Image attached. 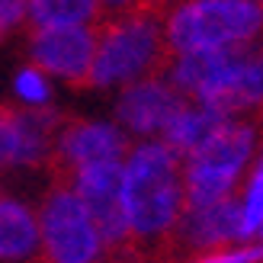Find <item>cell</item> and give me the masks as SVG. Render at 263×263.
<instances>
[{
  "label": "cell",
  "mask_w": 263,
  "mask_h": 263,
  "mask_svg": "<svg viewBox=\"0 0 263 263\" xmlns=\"http://www.w3.org/2000/svg\"><path fill=\"white\" fill-rule=\"evenodd\" d=\"M39 254V218L20 199H0V260Z\"/></svg>",
  "instance_id": "5bb4252c"
},
{
  "label": "cell",
  "mask_w": 263,
  "mask_h": 263,
  "mask_svg": "<svg viewBox=\"0 0 263 263\" xmlns=\"http://www.w3.org/2000/svg\"><path fill=\"white\" fill-rule=\"evenodd\" d=\"M257 144L260 128L251 119L228 116L199 148L183 157V199H186V205H212L234 196L247 167L254 164Z\"/></svg>",
  "instance_id": "3957f363"
},
{
  "label": "cell",
  "mask_w": 263,
  "mask_h": 263,
  "mask_svg": "<svg viewBox=\"0 0 263 263\" xmlns=\"http://www.w3.org/2000/svg\"><path fill=\"white\" fill-rule=\"evenodd\" d=\"M13 93L23 106H48L51 103V84H48V74L42 68H23L13 81Z\"/></svg>",
  "instance_id": "e0dca14e"
},
{
  "label": "cell",
  "mask_w": 263,
  "mask_h": 263,
  "mask_svg": "<svg viewBox=\"0 0 263 263\" xmlns=\"http://www.w3.org/2000/svg\"><path fill=\"white\" fill-rule=\"evenodd\" d=\"M100 7H106V10H132V7H138L141 0H97Z\"/></svg>",
  "instance_id": "ffe728a7"
},
{
  "label": "cell",
  "mask_w": 263,
  "mask_h": 263,
  "mask_svg": "<svg viewBox=\"0 0 263 263\" xmlns=\"http://www.w3.org/2000/svg\"><path fill=\"white\" fill-rule=\"evenodd\" d=\"M125 212L135 238L174 231L183 212V157L161 138L141 141L122 157Z\"/></svg>",
  "instance_id": "7a4b0ae2"
},
{
  "label": "cell",
  "mask_w": 263,
  "mask_h": 263,
  "mask_svg": "<svg viewBox=\"0 0 263 263\" xmlns=\"http://www.w3.org/2000/svg\"><path fill=\"white\" fill-rule=\"evenodd\" d=\"M263 35V4L257 0H180L164 20L167 48L205 51L238 48Z\"/></svg>",
  "instance_id": "277c9868"
},
{
  "label": "cell",
  "mask_w": 263,
  "mask_h": 263,
  "mask_svg": "<svg viewBox=\"0 0 263 263\" xmlns=\"http://www.w3.org/2000/svg\"><path fill=\"white\" fill-rule=\"evenodd\" d=\"M58 112L48 106H26L20 112L0 109V167H32L55 151Z\"/></svg>",
  "instance_id": "30bf717a"
},
{
  "label": "cell",
  "mask_w": 263,
  "mask_h": 263,
  "mask_svg": "<svg viewBox=\"0 0 263 263\" xmlns=\"http://www.w3.org/2000/svg\"><path fill=\"white\" fill-rule=\"evenodd\" d=\"M193 263H263V238L254 244H238V247H215V251H202Z\"/></svg>",
  "instance_id": "ac0fdd59"
},
{
  "label": "cell",
  "mask_w": 263,
  "mask_h": 263,
  "mask_svg": "<svg viewBox=\"0 0 263 263\" xmlns=\"http://www.w3.org/2000/svg\"><path fill=\"white\" fill-rule=\"evenodd\" d=\"M125 151L128 132L119 122H71L55 135V154L68 170L100 161H122Z\"/></svg>",
  "instance_id": "8fae6325"
},
{
  "label": "cell",
  "mask_w": 263,
  "mask_h": 263,
  "mask_svg": "<svg viewBox=\"0 0 263 263\" xmlns=\"http://www.w3.org/2000/svg\"><path fill=\"white\" fill-rule=\"evenodd\" d=\"M71 190L81 196L90 218L106 244L128 241L132 225L125 212V190H122V161H100L71 170Z\"/></svg>",
  "instance_id": "52a82bcc"
},
{
  "label": "cell",
  "mask_w": 263,
  "mask_h": 263,
  "mask_svg": "<svg viewBox=\"0 0 263 263\" xmlns=\"http://www.w3.org/2000/svg\"><path fill=\"white\" fill-rule=\"evenodd\" d=\"M241 205V238H257L263 231V151L254 161L251 174L244 183V196L238 199Z\"/></svg>",
  "instance_id": "2e32d148"
},
{
  "label": "cell",
  "mask_w": 263,
  "mask_h": 263,
  "mask_svg": "<svg viewBox=\"0 0 263 263\" xmlns=\"http://www.w3.org/2000/svg\"><path fill=\"white\" fill-rule=\"evenodd\" d=\"M93 51L97 32L90 26H39L29 39V55L35 68L71 84L90 81Z\"/></svg>",
  "instance_id": "ba28073f"
},
{
  "label": "cell",
  "mask_w": 263,
  "mask_h": 263,
  "mask_svg": "<svg viewBox=\"0 0 263 263\" xmlns=\"http://www.w3.org/2000/svg\"><path fill=\"white\" fill-rule=\"evenodd\" d=\"M257 4H263V0H257Z\"/></svg>",
  "instance_id": "44dd1931"
},
{
  "label": "cell",
  "mask_w": 263,
  "mask_h": 263,
  "mask_svg": "<svg viewBox=\"0 0 263 263\" xmlns=\"http://www.w3.org/2000/svg\"><path fill=\"white\" fill-rule=\"evenodd\" d=\"M228 116L218 112L212 106H205V103H196V100H186L183 106L174 112V119L164 125V132L157 138L164 144H170L180 157H186L190 151H196L199 144L212 135V132L225 122Z\"/></svg>",
  "instance_id": "4fadbf2b"
},
{
  "label": "cell",
  "mask_w": 263,
  "mask_h": 263,
  "mask_svg": "<svg viewBox=\"0 0 263 263\" xmlns=\"http://www.w3.org/2000/svg\"><path fill=\"white\" fill-rule=\"evenodd\" d=\"M186 103V97L167 81V77L144 74L138 81L119 87L116 97V122L138 138L161 135L164 125L174 119V112Z\"/></svg>",
  "instance_id": "9c48e42d"
},
{
  "label": "cell",
  "mask_w": 263,
  "mask_h": 263,
  "mask_svg": "<svg viewBox=\"0 0 263 263\" xmlns=\"http://www.w3.org/2000/svg\"><path fill=\"white\" fill-rule=\"evenodd\" d=\"M39 251L51 263H97L106 241L71 186H55L39 205Z\"/></svg>",
  "instance_id": "8992f818"
},
{
  "label": "cell",
  "mask_w": 263,
  "mask_h": 263,
  "mask_svg": "<svg viewBox=\"0 0 263 263\" xmlns=\"http://www.w3.org/2000/svg\"><path fill=\"white\" fill-rule=\"evenodd\" d=\"M174 228L180 234V241L193 251H215V247L244 241L238 196H228V199L212 205H186Z\"/></svg>",
  "instance_id": "7c38bea8"
},
{
  "label": "cell",
  "mask_w": 263,
  "mask_h": 263,
  "mask_svg": "<svg viewBox=\"0 0 263 263\" xmlns=\"http://www.w3.org/2000/svg\"><path fill=\"white\" fill-rule=\"evenodd\" d=\"M29 13V0H0V39L20 29Z\"/></svg>",
  "instance_id": "d6986e66"
},
{
  "label": "cell",
  "mask_w": 263,
  "mask_h": 263,
  "mask_svg": "<svg viewBox=\"0 0 263 263\" xmlns=\"http://www.w3.org/2000/svg\"><path fill=\"white\" fill-rule=\"evenodd\" d=\"M164 23H157L148 10H125L122 16L109 20L97 35V51L90 64L93 87H125L138 77L151 74L164 55Z\"/></svg>",
  "instance_id": "5b68a950"
},
{
  "label": "cell",
  "mask_w": 263,
  "mask_h": 263,
  "mask_svg": "<svg viewBox=\"0 0 263 263\" xmlns=\"http://www.w3.org/2000/svg\"><path fill=\"white\" fill-rule=\"evenodd\" d=\"M167 81L186 100L205 103L225 116H244L263 106V48L251 42L238 48L180 51Z\"/></svg>",
  "instance_id": "6da1fadb"
},
{
  "label": "cell",
  "mask_w": 263,
  "mask_h": 263,
  "mask_svg": "<svg viewBox=\"0 0 263 263\" xmlns=\"http://www.w3.org/2000/svg\"><path fill=\"white\" fill-rule=\"evenodd\" d=\"M100 16L97 0H29L26 20L39 26H90Z\"/></svg>",
  "instance_id": "9a60e30c"
}]
</instances>
